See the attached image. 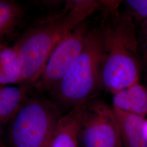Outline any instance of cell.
<instances>
[{
  "label": "cell",
  "mask_w": 147,
  "mask_h": 147,
  "mask_svg": "<svg viewBox=\"0 0 147 147\" xmlns=\"http://www.w3.org/2000/svg\"><path fill=\"white\" fill-rule=\"evenodd\" d=\"M120 1H104V57L100 86L113 94L138 82V44L131 16L119 11Z\"/></svg>",
  "instance_id": "1"
},
{
  "label": "cell",
  "mask_w": 147,
  "mask_h": 147,
  "mask_svg": "<svg viewBox=\"0 0 147 147\" xmlns=\"http://www.w3.org/2000/svg\"><path fill=\"white\" fill-rule=\"evenodd\" d=\"M102 4L103 1H70L61 13L27 32L14 46L18 57L20 82H34L40 78L58 42L95 11H101Z\"/></svg>",
  "instance_id": "2"
},
{
  "label": "cell",
  "mask_w": 147,
  "mask_h": 147,
  "mask_svg": "<svg viewBox=\"0 0 147 147\" xmlns=\"http://www.w3.org/2000/svg\"><path fill=\"white\" fill-rule=\"evenodd\" d=\"M104 57V37L100 25L89 30L82 52L56 86L58 101L74 108L92 100L100 86Z\"/></svg>",
  "instance_id": "3"
},
{
  "label": "cell",
  "mask_w": 147,
  "mask_h": 147,
  "mask_svg": "<svg viewBox=\"0 0 147 147\" xmlns=\"http://www.w3.org/2000/svg\"><path fill=\"white\" fill-rule=\"evenodd\" d=\"M60 118L56 106L48 101L24 102L11 119V147H49Z\"/></svg>",
  "instance_id": "4"
},
{
  "label": "cell",
  "mask_w": 147,
  "mask_h": 147,
  "mask_svg": "<svg viewBox=\"0 0 147 147\" xmlns=\"http://www.w3.org/2000/svg\"><path fill=\"white\" fill-rule=\"evenodd\" d=\"M79 147H123L112 108L100 100L85 105L78 135Z\"/></svg>",
  "instance_id": "5"
},
{
  "label": "cell",
  "mask_w": 147,
  "mask_h": 147,
  "mask_svg": "<svg viewBox=\"0 0 147 147\" xmlns=\"http://www.w3.org/2000/svg\"><path fill=\"white\" fill-rule=\"evenodd\" d=\"M89 31L84 21L58 42L40 76L42 87L49 88L58 84L82 52Z\"/></svg>",
  "instance_id": "6"
},
{
  "label": "cell",
  "mask_w": 147,
  "mask_h": 147,
  "mask_svg": "<svg viewBox=\"0 0 147 147\" xmlns=\"http://www.w3.org/2000/svg\"><path fill=\"white\" fill-rule=\"evenodd\" d=\"M121 134L123 147H147L144 117L112 107Z\"/></svg>",
  "instance_id": "7"
},
{
  "label": "cell",
  "mask_w": 147,
  "mask_h": 147,
  "mask_svg": "<svg viewBox=\"0 0 147 147\" xmlns=\"http://www.w3.org/2000/svg\"><path fill=\"white\" fill-rule=\"evenodd\" d=\"M86 103L74 107L60 118L49 147H79L78 135Z\"/></svg>",
  "instance_id": "8"
},
{
  "label": "cell",
  "mask_w": 147,
  "mask_h": 147,
  "mask_svg": "<svg viewBox=\"0 0 147 147\" xmlns=\"http://www.w3.org/2000/svg\"><path fill=\"white\" fill-rule=\"evenodd\" d=\"M113 107L144 116L147 115V88L138 82L114 94Z\"/></svg>",
  "instance_id": "9"
},
{
  "label": "cell",
  "mask_w": 147,
  "mask_h": 147,
  "mask_svg": "<svg viewBox=\"0 0 147 147\" xmlns=\"http://www.w3.org/2000/svg\"><path fill=\"white\" fill-rule=\"evenodd\" d=\"M26 88L0 85V122L11 119L24 104Z\"/></svg>",
  "instance_id": "10"
},
{
  "label": "cell",
  "mask_w": 147,
  "mask_h": 147,
  "mask_svg": "<svg viewBox=\"0 0 147 147\" xmlns=\"http://www.w3.org/2000/svg\"><path fill=\"white\" fill-rule=\"evenodd\" d=\"M20 82V70L16 48L2 47L0 50V85Z\"/></svg>",
  "instance_id": "11"
},
{
  "label": "cell",
  "mask_w": 147,
  "mask_h": 147,
  "mask_svg": "<svg viewBox=\"0 0 147 147\" xmlns=\"http://www.w3.org/2000/svg\"><path fill=\"white\" fill-rule=\"evenodd\" d=\"M19 13V8L16 4L8 1H0V36L13 26Z\"/></svg>",
  "instance_id": "12"
},
{
  "label": "cell",
  "mask_w": 147,
  "mask_h": 147,
  "mask_svg": "<svg viewBox=\"0 0 147 147\" xmlns=\"http://www.w3.org/2000/svg\"><path fill=\"white\" fill-rule=\"evenodd\" d=\"M125 2L134 16L139 19H147V0H127Z\"/></svg>",
  "instance_id": "13"
},
{
  "label": "cell",
  "mask_w": 147,
  "mask_h": 147,
  "mask_svg": "<svg viewBox=\"0 0 147 147\" xmlns=\"http://www.w3.org/2000/svg\"><path fill=\"white\" fill-rule=\"evenodd\" d=\"M141 62L147 72V19L143 23L142 29Z\"/></svg>",
  "instance_id": "14"
},
{
  "label": "cell",
  "mask_w": 147,
  "mask_h": 147,
  "mask_svg": "<svg viewBox=\"0 0 147 147\" xmlns=\"http://www.w3.org/2000/svg\"><path fill=\"white\" fill-rule=\"evenodd\" d=\"M2 129L1 126V123L0 122V147H6L4 145L2 140Z\"/></svg>",
  "instance_id": "15"
},
{
  "label": "cell",
  "mask_w": 147,
  "mask_h": 147,
  "mask_svg": "<svg viewBox=\"0 0 147 147\" xmlns=\"http://www.w3.org/2000/svg\"><path fill=\"white\" fill-rule=\"evenodd\" d=\"M144 133H145V135L147 137V121L146 124V125L144 127Z\"/></svg>",
  "instance_id": "16"
},
{
  "label": "cell",
  "mask_w": 147,
  "mask_h": 147,
  "mask_svg": "<svg viewBox=\"0 0 147 147\" xmlns=\"http://www.w3.org/2000/svg\"><path fill=\"white\" fill-rule=\"evenodd\" d=\"M2 47H3V46H2V45H0V50H1V49H2Z\"/></svg>",
  "instance_id": "17"
}]
</instances>
